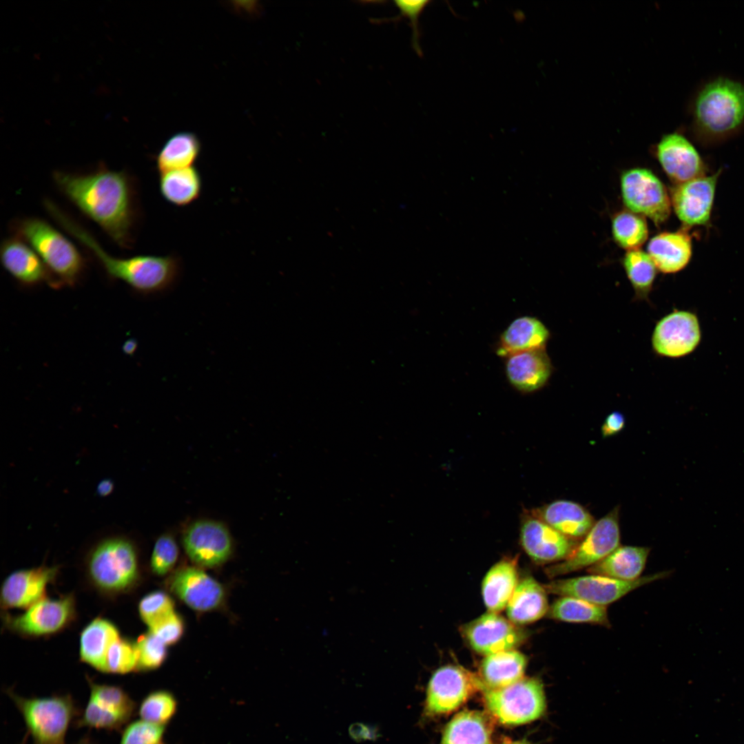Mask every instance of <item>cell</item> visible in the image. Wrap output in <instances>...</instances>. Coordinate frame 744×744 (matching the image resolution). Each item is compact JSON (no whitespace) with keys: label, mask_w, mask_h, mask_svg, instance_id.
Segmentation results:
<instances>
[{"label":"cell","mask_w":744,"mask_h":744,"mask_svg":"<svg viewBox=\"0 0 744 744\" xmlns=\"http://www.w3.org/2000/svg\"><path fill=\"white\" fill-rule=\"evenodd\" d=\"M59 190L120 247L130 249L139 218L136 182L101 164L89 173L54 171Z\"/></svg>","instance_id":"1"},{"label":"cell","mask_w":744,"mask_h":744,"mask_svg":"<svg viewBox=\"0 0 744 744\" xmlns=\"http://www.w3.org/2000/svg\"><path fill=\"white\" fill-rule=\"evenodd\" d=\"M692 129L703 145L720 143L744 127V85L718 77L698 91L692 105Z\"/></svg>","instance_id":"2"},{"label":"cell","mask_w":744,"mask_h":744,"mask_svg":"<svg viewBox=\"0 0 744 744\" xmlns=\"http://www.w3.org/2000/svg\"><path fill=\"white\" fill-rule=\"evenodd\" d=\"M14 235L27 242L39 256L51 276L50 287H73L82 278L86 259L76 246L48 221L24 217L11 222Z\"/></svg>","instance_id":"3"},{"label":"cell","mask_w":744,"mask_h":744,"mask_svg":"<svg viewBox=\"0 0 744 744\" xmlns=\"http://www.w3.org/2000/svg\"><path fill=\"white\" fill-rule=\"evenodd\" d=\"M6 694L21 713L33 744H67L68 730L81 714L70 694L25 698L12 690Z\"/></svg>","instance_id":"4"},{"label":"cell","mask_w":744,"mask_h":744,"mask_svg":"<svg viewBox=\"0 0 744 744\" xmlns=\"http://www.w3.org/2000/svg\"><path fill=\"white\" fill-rule=\"evenodd\" d=\"M87 569L99 589L108 592L125 591L136 583L139 574L135 546L122 536L103 539L90 551Z\"/></svg>","instance_id":"5"},{"label":"cell","mask_w":744,"mask_h":744,"mask_svg":"<svg viewBox=\"0 0 744 744\" xmlns=\"http://www.w3.org/2000/svg\"><path fill=\"white\" fill-rule=\"evenodd\" d=\"M479 688L484 692L487 709L502 724L529 723L540 718L545 712L544 688L537 679L523 678L497 689L486 687L480 679Z\"/></svg>","instance_id":"6"},{"label":"cell","mask_w":744,"mask_h":744,"mask_svg":"<svg viewBox=\"0 0 744 744\" xmlns=\"http://www.w3.org/2000/svg\"><path fill=\"white\" fill-rule=\"evenodd\" d=\"M90 686L88 701L78 719L76 727L120 731L137 710L136 702L120 686L99 684L87 677Z\"/></svg>","instance_id":"7"},{"label":"cell","mask_w":744,"mask_h":744,"mask_svg":"<svg viewBox=\"0 0 744 744\" xmlns=\"http://www.w3.org/2000/svg\"><path fill=\"white\" fill-rule=\"evenodd\" d=\"M619 507L595 521L572 553L561 563L546 569L551 577L590 567L609 555L620 543Z\"/></svg>","instance_id":"8"},{"label":"cell","mask_w":744,"mask_h":744,"mask_svg":"<svg viewBox=\"0 0 744 744\" xmlns=\"http://www.w3.org/2000/svg\"><path fill=\"white\" fill-rule=\"evenodd\" d=\"M668 575V572H661L641 577L634 581H622L592 574L554 580L544 586L549 593L561 597H573L596 605L606 606L619 600L634 589L662 579Z\"/></svg>","instance_id":"9"},{"label":"cell","mask_w":744,"mask_h":744,"mask_svg":"<svg viewBox=\"0 0 744 744\" xmlns=\"http://www.w3.org/2000/svg\"><path fill=\"white\" fill-rule=\"evenodd\" d=\"M623 201L630 211L659 225L670 214L671 200L662 182L645 168H633L621 176Z\"/></svg>","instance_id":"10"},{"label":"cell","mask_w":744,"mask_h":744,"mask_svg":"<svg viewBox=\"0 0 744 744\" xmlns=\"http://www.w3.org/2000/svg\"><path fill=\"white\" fill-rule=\"evenodd\" d=\"M74 616V599L69 595L58 599L44 597L22 614L7 616L6 622L9 628L19 634L38 637L60 631Z\"/></svg>","instance_id":"11"},{"label":"cell","mask_w":744,"mask_h":744,"mask_svg":"<svg viewBox=\"0 0 744 744\" xmlns=\"http://www.w3.org/2000/svg\"><path fill=\"white\" fill-rule=\"evenodd\" d=\"M475 688L479 679L455 665L437 669L428 682L424 711L427 715L447 714L458 708Z\"/></svg>","instance_id":"12"},{"label":"cell","mask_w":744,"mask_h":744,"mask_svg":"<svg viewBox=\"0 0 744 744\" xmlns=\"http://www.w3.org/2000/svg\"><path fill=\"white\" fill-rule=\"evenodd\" d=\"M183 544L189 558L202 567L218 566L229 557L232 539L226 526L213 520H198L188 526Z\"/></svg>","instance_id":"13"},{"label":"cell","mask_w":744,"mask_h":744,"mask_svg":"<svg viewBox=\"0 0 744 744\" xmlns=\"http://www.w3.org/2000/svg\"><path fill=\"white\" fill-rule=\"evenodd\" d=\"M700 324L696 314L677 311L659 320L652 335L654 352L664 357L677 358L692 353L701 340Z\"/></svg>","instance_id":"14"},{"label":"cell","mask_w":744,"mask_h":744,"mask_svg":"<svg viewBox=\"0 0 744 744\" xmlns=\"http://www.w3.org/2000/svg\"><path fill=\"white\" fill-rule=\"evenodd\" d=\"M462 633L473 650L486 656L514 650L525 639L515 624L492 612L464 625Z\"/></svg>","instance_id":"15"},{"label":"cell","mask_w":744,"mask_h":744,"mask_svg":"<svg viewBox=\"0 0 744 744\" xmlns=\"http://www.w3.org/2000/svg\"><path fill=\"white\" fill-rule=\"evenodd\" d=\"M520 541L528 555L539 564L564 561L579 542L560 533L531 511L525 512L522 518Z\"/></svg>","instance_id":"16"},{"label":"cell","mask_w":744,"mask_h":744,"mask_svg":"<svg viewBox=\"0 0 744 744\" xmlns=\"http://www.w3.org/2000/svg\"><path fill=\"white\" fill-rule=\"evenodd\" d=\"M721 171L703 175L676 185L671 203L684 226H705L709 224L718 178Z\"/></svg>","instance_id":"17"},{"label":"cell","mask_w":744,"mask_h":744,"mask_svg":"<svg viewBox=\"0 0 744 744\" xmlns=\"http://www.w3.org/2000/svg\"><path fill=\"white\" fill-rule=\"evenodd\" d=\"M656 156L668 176L677 185L705 175L703 160L680 132L663 135L656 146Z\"/></svg>","instance_id":"18"},{"label":"cell","mask_w":744,"mask_h":744,"mask_svg":"<svg viewBox=\"0 0 744 744\" xmlns=\"http://www.w3.org/2000/svg\"><path fill=\"white\" fill-rule=\"evenodd\" d=\"M57 572V567L46 566L12 572L1 586V606L5 609L28 608L45 597L46 587Z\"/></svg>","instance_id":"19"},{"label":"cell","mask_w":744,"mask_h":744,"mask_svg":"<svg viewBox=\"0 0 744 744\" xmlns=\"http://www.w3.org/2000/svg\"><path fill=\"white\" fill-rule=\"evenodd\" d=\"M0 261L4 269L23 286L34 287L43 282L51 285L50 272L39 256L14 235L1 242Z\"/></svg>","instance_id":"20"},{"label":"cell","mask_w":744,"mask_h":744,"mask_svg":"<svg viewBox=\"0 0 744 744\" xmlns=\"http://www.w3.org/2000/svg\"><path fill=\"white\" fill-rule=\"evenodd\" d=\"M170 588L188 606L197 611H209L223 601L222 585L199 568L187 567L176 572L170 581Z\"/></svg>","instance_id":"21"},{"label":"cell","mask_w":744,"mask_h":744,"mask_svg":"<svg viewBox=\"0 0 744 744\" xmlns=\"http://www.w3.org/2000/svg\"><path fill=\"white\" fill-rule=\"evenodd\" d=\"M554 370L546 348L510 355L506 358L505 371L510 385L521 393L542 389Z\"/></svg>","instance_id":"22"},{"label":"cell","mask_w":744,"mask_h":744,"mask_svg":"<svg viewBox=\"0 0 744 744\" xmlns=\"http://www.w3.org/2000/svg\"><path fill=\"white\" fill-rule=\"evenodd\" d=\"M531 513L560 533L577 541L582 539L596 521L585 507L566 499L554 501Z\"/></svg>","instance_id":"23"},{"label":"cell","mask_w":744,"mask_h":744,"mask_svg":"<svg viewBox=\"0 0 744 744\" xmlns=\"http://www.w3.org/2000/svg\"><path fill=\"white\" fill-rule=\"evenodd\" d=\"M550 332L545 324L533 316L515 319L501 334L496 353L503 358L510 355L546 348Z\"/></svg>","instance_id":"24"},{"label":"cell","mask_w":744,"mask_h":744,"mask_svg":"<svg viewBox=\"0 0 744 744\" xmlns=\"http://www.w3.org/2000/svg\"><path fill=\"white\" fill-rule=\"evenodd\" d=\"M692 239L683 229L663 232L648 242V254L657 269L665 273H676L688 264L692 256Z\"/></svg>","instance_id":"25"},{"label":"cell","mask_w":744,"mask_h":744,"mask_svg":"<svg viewBox=\"0 0 744 744\" xmlns=\"http://www.w3.org/2000/svg\"><path fill=\"white\" fill-rule=\"evenodd\" d=\"M548 609L544 586L528 577L515 588L506 606V613L512 623L523 625L539 620L547 614Z\"/></svg>","instance_id":"26"},{"label":"cell","mask_w":744,"mask_h":744,"mask_svg":"<svg viewBox=\"0 0 744 744\" xmlns=\"http://www.w3.org/2000/svg\"><path fill=\"white\" fill-rule=\"evenodd\" d=\"M120 637L116 626L98 617L83 630L80 637L81 660L96 670L106 673V658L112 643Z\"/></svg>","instance_id":"27"},{"label":"cell","mask_w":744,"mask_h":744,"mask_svg":"<svg viewBox=\"0 0 744 744\" xmlns=\"http://www.w3.org/2000/svg\"><path fill=\"white\" fill-rule=\"evenodd\" d=\"M650 550L649 548L643 546H619L603 559L589 567L588 572L622 581L638 579Z\"/></svg>","instance_id":"28"},{"label":"cell","mask_w":744,"mask_h":744,"mask_svg":"<svg viewBox=\"0 0 744 744\" xmlns=\"http://www.w3.org/2000/svg\"><path fill=\"white\" fill-rule=\"evenodd\" d=\"M516 561L506 558L495 564L486 573L482 586V597L489 612L504 610L517 586Z\"/></svg>","instance_id":"29"},{"label":"cell","mask_w":744,"mask_h":744,"mask_svg":"<svg viewBox=\"0 0 744 744\" xmlns=\"http://www.w3.org/2000/svg\"><path fill=\"white\" fill-rule=\"evenodd\" d=\"M526 663V657L515 650L487 655L480 665L481 681L491 689L510 685L523 679Z\"/></svg>","instance_id":"30"},{"label":"cell","mask_w":744,"mask_h":744,"mask_svg":"<svg viewBox=\"0 0 744 744\" xmlns=\"http://www.w3.org/2000/svg\"><path fill=\"white\" fill-rule=\"evenodd\" d=\"M162 197L176 207H185L197 200L203 191V178L194 166L159 174Z\"/></svg>","instance_id":"31"},{"label":"cell","mask_w":744,"mask_h":744,"mask_svg":"<svg viewBox=\"0 0 744 744\" xmlns=\"http://www.w3.org/2000/svg\"><path fill=\"white\" fill-rule=\"evenodd\" d=\"M201 151L199 138L192 132L172 135L164 143L156 157L159 174L194 166Z\"/></svg>","instance_id":"32"},{"label":"cell","mask_w":744,"mask_h":744,"mask_svg":"<svg viewBox=\"0 0 744 744\" xmlns=\"http://www.w3.org/2000/svg\"><path fill=\"white\" fill-rule=\"evenodd\" d=\"M440 744H491L485 719L475 711L458 713L446 726Z\"/></svg>","instance_id":"33"},{"label":"cell","mask_w":744,"mask_h":744,"mask_svg":"<svg viewBox=\"0 0 744 744\" xmlns=\"http://www.w3.org/2000/svg\"><path fill=\"white\" fill-rule=\"evenodd\" d=\"M548 617L569 623H588L609 626L606 606L573 597L562 596L549 606Z\"/></svg>","instance_id":"34"},{"label":"cell","mask_w":744,"mask_h":744,"mask_svg":"<svg viewBox=\"0 0 744 744\" xmlns=\"http://www.w3.org/2000/svg\"><path fill=\"white\" fill-rule=\"evenodd\" d=\"M623 265L634 289V300L649 302L657 270L650 256L640 249L628 251Z\"/></svg>","instance_id":"35"},{"label":"cell","mask_w":744,"mask_h":744,"mask_svg":"<svg viewBox=\"0 0 744 744\" xmlns=\"http://www.w3.org/2000/svg\"><path fill=\"white\" fill-rule=\"evenodd\" d=\"M612 233L621 247L628 251L639 249L648 238V225L643 216L621 211L612 218Z\"/></svg>","instance_id":"36"},{"label":"cell","mask_w":744,"mask_h":744,"mask_svg":"<svg viewBox=\"0 0 744 744\" xmlns=\"http://www.w3.org/2000/svg\"><path fill=\"white\" fill-rule=\"evenodd\" d=\"M178 708L176 696L166 690L149 692L141 701L137 712L140 719L154 723L167 725Z\"/></svg>","instance_id":"37"},{"label":"cell","mask_w":744,"mask_h":744,"mask_svg":"<svg viewBox=\"0 0 744 744\" xmlns=\"http://www.w3.org/2000/svg\"><path fill=\"white\" fill-rule=\"evenodd\" d=\"M138 652L136 643L119 637L110 646L106 658V673L127 674L136 670Z\"/></svg>","instance_id":"38"},{"label":"cell","mask_w":744,"mask_h":744,"mask_svg":"<svg viewBox=\"0 0 744 744\" xmlns=\"http://www.w3.org/2000/svg\"><path fill=\"white\" fill-rule=\"evenodd\" d=\"M174 602L165 592L157 590L142 598L138 603L140 617L149 629L174 612Z\"/></svg>","instance_id":"39"},{"label":"cell","mask_w":744,"mask_h":744,"mask_svg":"<svg viewBox=\"0 0 744 744\" xmlns=\"http://www.w3.org/2000/svg\"><path fill=\"white\" fill-rule=\"evenodd\" d=\"M167 725L140 719L127 724L119 744H161Z\"/></svg>","instance_id":"40"},{"label":"cell","mask_w":744,"mask_h":744,"mask_svg":"<svg viewBox=\"0 0 744 744\" xmlns=\"http://www.w3.org/2000/svg\"><path fill=\"white\" fill-rule=\"evenodd\" d=\"M138 661L136 671H149L159 668L167 657L166 645L152 632L141 635L136 642Z\"/></svg>","instance_id":"41"},{"label":"cell","mask_w":744,"mask_h":744,"mask_svg":"<svg viewBox=\"0 0 744 744\" xmlns=\"http://www.w3.org/2000/svg\"><path fill=\"white\" fill-rule=\"evenodd\" d=\"M178 555V548L174 538L169 534L161 535L154 544L151 556L153 572L160 576L167 574L174 567Z\"/></svg>","instance_id":"42"},{"label":"cell","mask_w":744,"mask_h":744,"mask_svg":"<svg viewBox=\"0 0 744 744\" xmlns=\"http://www.w3.org/2000/svg\"><path fill=\"white\" fill-rule=\"evenodd\" d=\"M393 2L395 5L399 8L400 14L392 19H382L381 21H398L402 17H406V18H409L411 21V25L413 30V48L416 52V53L421 56L422 55V52L419 41L420 34L419 30V19L421 13L423 12L426 6L431 2V1L395 0Z\"/></svg>","instance_id":"43"},{"label":"cell","mask_w":744,"mask_h":744,"mask_svg":"<svg viewBox=\"0 0 744 744\" xmlns=\"http://www.w3.org/2000/svg\"><path fill=\"white\" fill-rule=\"evenodd\" d=\"M184 626L181 618L174 612L149 631L166 645L176 643L182 637Z\"/></svg>","instance_id":"44"},{"label":"cell","mask_w":744,"mask_h":744,"mask_svg":"<svg viewBox=\"0 0 744 744\" xmlns=\"http://www.w3.org/2000/svg\"><path fill=\"white\" fill-rule=\"evenodd\" d=\"M626 425V418L619 411L610 413L605 419L601 430L603 437H608L619 433Z\"/></svg>","instance_id":"45"},{"label":"cell","mask_w":744,"mask_h":744,"mask_svg":"<svg viewBox=\"0 0 744 744\" xmlns=\"http://www.w3.org/2000/svg\"><path fill=\"white\" fill-rule=\"evenodd\" d=\"M114 488V484L110 479H103L99 482L96 487V493L99 496L109 495Z\"/></svg>","instance_id":"46"},{"label":"cell","mask_w":744,"mask_h":744,"mask_svg":"<svg viewBox=\"0 0 744 744\" xmlns=\"http://www.w3.org/2000/svg\"><path fill=\"white\" fill-rule=\"evenodd\" d=\"M138 343L136 340L130 338L127 340L122 346L123 351L127 355H132L136 350Z\"/></svg>","instance_id":"47"},{"label":"cell","mask_w":744,"mask_h":744,"mask_svg":"<svg viewBox=\"0 0 744 744\" xmlns=\"http://www.w3.org/2000/svg\"><path fill=\"white\" fill-rule=\"evenodd\" d=\"M76 744H96V743H94L90 738L87 737V738H83V739H81Z\"/></svg>","instance_id":"48"},{"label":"cell","mask_w":744,"mask_h":744,"mask_svg":"<svg viewBox=\"0 0 744 744\" xmlns=\"http://www.w3.org/2000/svg\"><path fill=\"white\" fill-rule=\"evenodd\" d=\"M505 744H529V743H527L523 742V741H516V742L507 743H505Z\"/></svg>","instance_id":"49"},{"label":"cell","mask_w":744,"mask_h":744,"mask_svg":"<svg viewBox=\"0 0 744 744\" xmlns=\"http://www.w3.org/2000/svg\"><path fill=\"white\" fill-rule=\"evenodd\" d=\"M21 744H25V742H23V743H21Z\"/></svg>","instance_id":"50"},{"label":"cell","mask_w":744,"mask_h":744,"mask_svg":"<svg viewBox=\"0 0 744 744\" xmlns=\"http://www.w3.org/2000/svg\"><path fill=\"white\" fill-rule=\"evenodd\" d=\"M161 744H165V743H161Z\"/></svg>","instance_id":"51"}]
</instances>
